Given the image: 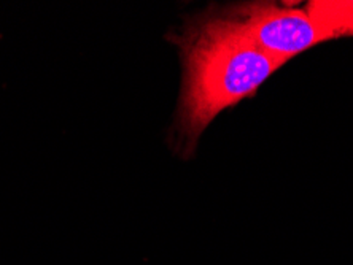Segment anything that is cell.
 <instances>
[{"mask_svg":"<svg viewBox=\"0 0 353 265\" xmlns=\"http://www.w3.org/2000/svg\"><path fill=\"white\" fill-rule=\"evenodd\" d=\"M179 43L185 76L176 127L190 151L218 114L255 94L285 62L258 48L232 14L197 19Z\"/></svg>","mask_w":353,"mask_h":265,"instance_id":"obj_1","label":"cell"},{"mask_svg":"<svg viewBox=\"0 0 353 265\" xmlns=\"http://www.w3.org/2000/svg\"><path fill=\"white\" fill-rule=\"evenodd\" d=\"M232 17L239 19L258 48L283 62L330 39L334 32L321 23L310 8L247 3L234 8Z\"/></svg>","mask_w":353,"mask_h":265,"instance_id":"obj_2","label":"cell"}]
</instances>
